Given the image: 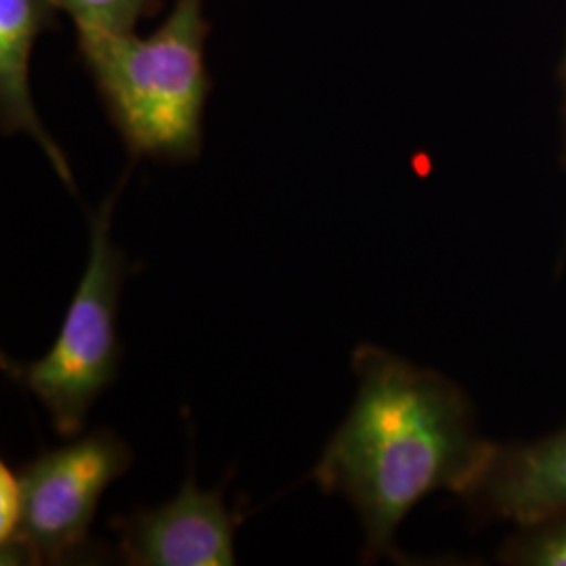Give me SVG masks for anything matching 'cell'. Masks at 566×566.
Listing matches in <instances>:
<instances>
[{"label":"cell","mask_w":566,"mask_h":566,"mask_svg":"<svg viewBox=\"0 0 566 566\" xmlns=\"http://www.w3.org/2000/svg\"><path fill=\"white\" fill-rule=\"evenodd\" d=\"M203 0H177L147 39L78 34V55L109 122L133 158L189 163L202 149L203 107L212 82L203 46Z\"/></svg>","instance_id":"2"},{"label":"cell","mask_w":566,"mask_h":566,"mask_svg":"<svg viewBox=\"0 0 566 566\" xmlns=\"http://www.w3.org/2000/svg\"><path fill=\"white\" fill-rule=\"evenodd\" d=\"M355 403L327 441L313 481L355 507L365 533L364 563L401 560L395 547L405 516L426 495H462L491 441L462 386L380 346L353 353Z\"/></svg>","instance_id":"1"},{"label":"cell","mask_w":566,"mask_h":566,"mask_svg":"<svg viewBox=\"0 0 566 566\" xmlns=\"http://www.w3.org/2000/svg\"><path fill=\"white\" fill-rule=\"evenodd\" d=\"M240 516L224 504L223 491H203L187 476L177 497L154 510L118 516L122 563L135 566H223L235 563L233 535Z\"/></svg>","instance_id":"5"},{"label":"cell","mask_w":566,"mask_h":566,"mask_svg":"<svg viewBox=\"0 0 566 566\" xmlns=\"http://www.w3.org/2000/svg\"><path fill=\"white\" fill-rule=\"evenodd\" d=\"M51 0H0V126L2 135H28L41 147L57 177L76 191L65 154L46 133L30 93V57L44 30L55 28Z\"/></svg>","instance_id":"7"},{"label":"cell","mask_w":566,"mask_h":566,"mask_svg":"<svg viewBox=\"0 0 566 566\" xmlns=\"http://www.w3.org/2000/svg\"><path fill=\"white\" fill-rule=\"evenodd\" d=\"M460 500L479 523L525 526L566 510V426L531 443H491Z\"/></svg>","instance_id":"6"},{"label":"cell","mask_w":566,"mask_h":566,"mask_svg":"<svg viewBox=\"0 0 566 566\" xmlns=\"http://www.w3.org/2000/svg\"><path fill=\"white\" fill-rule=\"evenodd\" d=\"M497 560L510 566H566V510L518 526L500 549Z\"/></svg>","instance_id":"9"},{"label":"cell","mask_w":566,"mask_h":566,"mask_svg":"<svg viewBox=\"0 0 566 566\" xmlns=\"http://www.w3.org/2000/svg\"><path fill=\"white\" fill-rule=\"evenodd\" d=\"M67 13L76 34H133L142 18L160 9V0H51Z\"/></svg>","instance_id":"8"},{"label":"cell","mask_w":566,"mask_h":566,"mask_svg":"<svg viewBox=\"0 0 566 566\" xmlns=\"http://www.w3.org/2000/svg\"><path fill=\"white\" fill-rule=\"evenodd\" d=\"M21 483L20 474L9 465H0V552L15 546L21 528Z\"/></svg>","instance_id":"10"},{"label":"cell","mask_w":566,"mask_h":566,"mask_svg":"<svg viewBox=\"0 0 566 566\" xmlns=\"http://www.w3.org/2000/svg\"><path fill=\"white\" fill-rule=\"evenodd\" d=\"M130 464L128 443L102 428L23 465L20 537L2 565H74L93 556L88 528L99 500Z\"/></svg>","instance_id":"4"},{"label":"cell","mask_w":566,"mask_h":566,"mask_svg":"<svg viewBox=\"0 0 566 566\" xmlns=\"http://www.w3.org/2000/svg\"><path fill=\"white\" fill-rule=\"evenodd\" d=\"M558 82L563 88V166L566 168V49L558 65Z\"/></svg>","instance_id":"11"},{"label":"cell","mask_w":566,"mask_h":566,"mask_svg":"<svg viewBox=\"0 0 566 566\" xmlns=\"http://www.w3.org/2000/svg\"><path fill=\"white\" fill-rule=\"evenodd\" d=\"M120 187L91 214L88 263L70 301L55 344L36 361L2 359L7 376L51 413L61 437H76L86 413L118 376V304L126 256L112 240V212Z\"/></svg>","instance_id":"3"}]
</instances>
